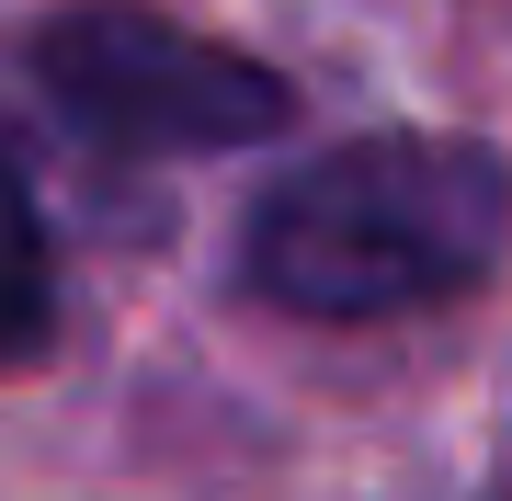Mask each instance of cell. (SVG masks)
I'll list each match as a JSON object with an SVG mask.
<instances>
[{
    "label": "cell",
    "mask_w": 512,
    "mask_h": 501,
    "mask_svg": "<svg viewBox=\"0 0 512 501\" xmlns=\"http://www.w3.org/2000/svg\"><path fill=\"white\" fill-rule=\"evenodd\" d=\"M57 308V251H46V217L23 194V171L0 160V353H23Z\"/></svg>",
    "instance_id": "cell-3"
},
{
    "label": "cell",
    "mask_w": 512,
    "mask_h": 501,
    "mask_svg": "<svg viewBox=\"0 0 512 501\" xmlns=\"http://www.w3.org/2000/svg\"><path fill=\"white\" fill-rule=\"evenodd\" d=\"M512 240V171L467 137H353L251 205V285L296 319L444 308Z\"/></svg>",
    "instance_id": "cell-1"
},
{
    "label": "cell",
    "mask_w": 512,
    "mask_h": 501,
    "mask_svg": "<svg viewBox=\"0 0 512 501\" xmlns=\"http://www.w3.org/2000/svg\"><path fill=\"white\" fill-rule=\"evenodd\" d=\"M35 80L46 103L69 114L92 149L126 160H194V149H251L274 137L296 92L262 57H239L217 35H183L171 12H137V0H80L35 35Z\"/></svg>",
    "instance_id": "cell-2"
}]
</instances>
